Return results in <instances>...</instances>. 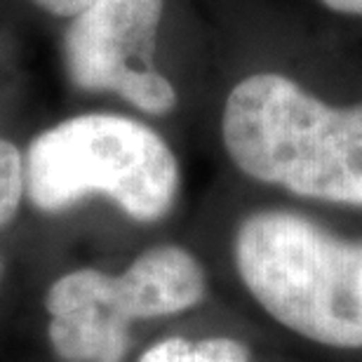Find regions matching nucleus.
Masks as SVG:
<instances>
[{
    "mask_svg": "<svg viewBox=\"0 0 362 362\" xmlns=\"http://www.w3.org/2000/svg\"><path fill=\"white\" fill-rule=\"evenodd\" d=\"M221 136L247 177L362 207V104L337 108L287 76L255 74L230 90Z\"/></svg>",
    "mask_w": 362,
    "mask_h": 362,
    "instance_id": "1",
    "label": "nucleus"
},
{
    "mask_svg": "<svg viewBox=\"0 0 362 362\" xmlns=\"http://www.w3.org/2000/svg\"><path fill=\"white\" fill-rule=\"evenodd\" d=\"M235 266L287 329L332 349H362V240L294 212H257L238 228Z\"/></svg>",
    "mask_w": 362,
    "mask_h": 362,
    "instance_id": "2",
    "label": "nucleus"
},
{
    "mask_svg": "<svg viewBox=\"0 0 362 362\" xmlns=\"http://www.w3.org/2000/svg\"><path fill=\"white\" fill-rule=\"evenodd\" d=\"M24 184L42 212L106 195L134 221H158L179 193V165L163 136L125 115H76L28 146Z\"/></svg>",
    "mask_w": 362,
    "mask_h": 362,
    "instance_id": "3",
    "label": "nucleus"
},
{
    "mask_svg": "<svg viewBox=\"0 0 362 362\" xmlns=\"http://www.w3.org/2000/svg\"><path fill=\"white\" fill-rule=\"evenodd\" d=\"M165 0H94L64 38L66 71L81 90L115 92L151 115L175 111L177 90L156 69Z\"/></svg>",
    "mask_w": 362,
    "mask_h": 362,
    "instance_id": "4",
    "label": "nucleus"
},
{
    "mask_svg": "<svg viewBox=\"0 0 362 362\" xmlns=\"http://www.w3.org/2000/svg\"><path fill=\"white\" fill-rule=\"evenodd\" d=\"M101 271H74L49 287V341L69 362H122L129 346L127 320L101 301Z\"/></svg>",
    "mask_w": 362,
    "mask_h": 362,
    "instance_id": "5",
    "label": "nucleus"
},
{
    "mask_svg": "<svg viewBox=\"0 0 362 362\" xmlns=\"http://www.w3.org/2000/svg\"><path fill=\"white\" fill-rule=\"evenodd\" d=\"M202 296V266L177 245L144 252L122 275L104 273L101 278V301L127 322L181 313L200 303Z\"/></svg>",
    "mask_w": 362,
    "mask_h": 362,
    "instance_id": "6",
    "label": "nucleus"
},
{
    "mask_svg": "<svg viewBox=\"0 0 362 362\" xmlns=\"http://www.w3.org/2000/svg\"><path fill=\"white\" fill-rule=\"evenodd\" d=\"M139 362H252L250 351L240 341L226 337L188 341V339H165L144 353Z\"/></svg>",
    "mask_w": 362,
    "mask_h": 362,
    "instance_id": "7",
    "label": "nucleus"
},
{
    "mask_svg": "<svg viewBox=\"0 0 362 362\" xmlns=\"http://www.w3.org/2000/svg\"><path fill=\"white\" fill-rule=\"evenodd\" d=\"M24 188V160L19 148L0 139V226L17 214Z\"/></svg>",
    "mask_w": 362,
    "mask_h": 362,
    "instance_id": "8",
    "label": "nucleus"
},
{
    "mask_svg": "<svg viewBox=\"0 0 362 362\" xmlns=\"http://www.w3.org/2000/svg\"><path fill=\"white\" fill-rule=\"evenodd\" d=\"M33 5H38L40 10H45L57 17H69L74 19L76 14H81L85 7H90L94 0H31Z\"/></svg>",
    "mask_w": 362,
    "mask_h": 362,
    "instance_id": "9",
    "label": "nucleus"
},
{
    "mask_svg": "<svg viewBox=\"0 0 362 362\" xmlns=\"http://www.w3.org/2000/svg\"><path fill=\"white\" fill-rule=\"evenodd\" d=\"M325 7H329L332 12L341 14H358L362 17V0H320Z\"/></svg>",
    "mask_w": 362,
    "mask_h": 362,
    "instance_id": "10",
    "label": "nucleus"
},
{
    "mask_svg": "<svg viewBox=\"0 0 362 362\" xmlns=\"http://www.w3.org/2000/svg\"><path fill=\"white\" fill-rule=\"evenodd\" d=\"M0 271H3V269H0Z\"/></svg>",
    "mask_w": 362,
    "mask_h": 362,
    "instance_id": "11",
    "label": "nucleus"
}]
</instances>
